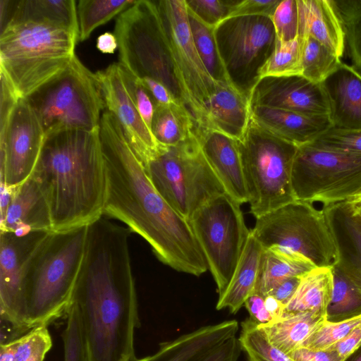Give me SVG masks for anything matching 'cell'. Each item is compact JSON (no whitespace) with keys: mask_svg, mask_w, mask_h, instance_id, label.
I'll list each match as a JSON object with an SVG mask.
<instances>
[{"mask_svg":"<svg viewBox=\"0 0 361 361\" xmlns=\"http://www.w3.org/2000/svg\"><path fill=\"white\" fill-rule=\"evenodd\" d=\"M238 141L250 213L258 219L295 201L291 172L298 146L264 130L251 119Z\"/></svg>","mask_w":361,"mask_h":361,"instance_id":"cell-8","label":"cell"},{"mask_svg":"<svg viewBox=\"0 0 361 361\" xmlns=\"http://www.w3.org/2000/svg\"><path fill=\"white\" fill-rule=\"evenodd\" d=\"M45 133L26 98H19L10 113L0 118L1 184L15 188L32 173Z\"/></svg>","mask_w":361,"mask_h":361,"instance_id":"cell-16","label":"cell"},{"mask_svg":"<svg viewBox=\"0 0 361 361\" xmlns=\"http://www.w3.org/2000/svg\"><path fill=\"white\" fill-rule=\"evenodd\" d=\"M300 281V276L283 279L278 283L268 295L274 296L286 306L296 291Z\"/></svg>","mask_w":361,"mask_h":361,"instance_id":"cell-52","label":"cell"},{"mask_svg":"<svg viewBox=\"0 0 361 361\" xmlns=\"http://www.w3.org/2000/svg\"><path fill=\"white\" fill-rule=\"evenodd\" d=\"M16 344V339L0 344V361H13Z\"/></svg>","mask_w":361,"mask_h":361,"instance_id":"cell-56","label":"cell"},{"mask_svg":"<svg viewBox=\"0 0 361 361\" xmlns=\"http://www.w3.org/2000/svg\"><path fill=\"white\" fill-rule=\"evenodd\" d=\"M315 267L298 252L279 246L263 248L254 293L265 297L281 281L301 276Z\"/></svg>","mask_w":361,"mask_h":361,"instance_id":"cell-29","label":"cell"},{"mask_svg":"<svg viewBox=\"0 0 361 361\" xmlns=\"http://www.w3.org/2000/svg\"><path fill=\"white\" fill-rule=\"evenodd\" d=\"M204 157L224 188L240 204L248 202L238 141L211 129L195 130Z\"/></svg>","mask_w":361,"mask_h":361,"instance_id":"cell-19","label":"cell"},{"mask_svg":"<svg viewBox=\"0 0 361 361\" xmlns=\"http://www.w3.org/2000/svg\"><path fill=\"white\" fill-rule=\"evenodd\" d=\"M32 231H52V225L47 202L30 176L13 188L9 204L1 214V231L23 235Z\"/></svg>","mask_w":361,"mask_h":361,"instance_id":"cell-22","label":"cell"},{"mask_svg":"<svg viewBox=\"0 0 361 361\" xmlns=\"http://www.w3.org/2000/svg\"><path fill=\"white\" fill-rule=\"evenodd\" d=\"M52 231H32L23 235L1 231V341L6 343L30 330L25 298V276L29 262Z\"/></svg>","mask_w":361,"mask_h":361,"instance_id":"cell-15","label":"cell"},{"mask_svg":"<svg viewBox=\"0 0 361 361\" xmlns=\"http://www.w3.org/2000/svg\"><path fill=\"white\" fill-rule=\"evenodd\" d=\"M114 34L118 63L139 79L150 78L163 84L176 102L191 114L156 1L135 0L119 14Z\"/></svg>","mask_w":361,"mask_h":361,"instance_id":"cell-6","label":"cell"},{"mask_svg":"<svg viewBox=\"0 0 361 361\" xmlns=\"http://www.w3.org/2000/svg\"><path fill=\"white\" fill-rule=\"evenodd\" d=\"M0 7L1 28L8 22L33 21L63 27L78 36L75 1L1 0Z\"/></svg>","mask_w":361,"mask_h":361,"instance_id":"cell-27","label":"cell"},{"mask_svg":"<svg viewBox=\"0 0 361 361\" xmlns=\"http://www.w3.org/2000/svg\"><path fill=\"white\" fill-rule=\"evenodd\" d=\"M196 124L190 112L177 103L157 104L151 132L159 145L175 146L195 133Z\"/></svg>","mask_w":361,"mask_h":361,"instance_id":"cell-32","label":"cell"},{"mask_svg":"<svg viewBox=\"0 0 361 361\" xmlns=\"http://www.w3.org/2000/svg\"><path fill=\"white\" fill-rule=\"evenodd\" d=\"M288 356L292 361H343L339 355L333 350H313L305 347L291 352Z\"/></svg>","mask_w":361,"mask_h":361,"instance_id":"cell-50","label":"cell"},{"mask_svg":"<svg viewBox=\"0 0 361 361\" xmlns=\"http://www.w3.org/2000/svg\"><path fill=\"white\" fill-rule=\"evenodd\" d=\"M352 203L353 204L355 212L356 214L361 219V202H357V203H353V202H352Z\"/></svg>","mask_w":361,"mask_h":361,"instance_id":"cell-58","label":"cell"},{"mask_svg":"<svg viewBox=\"0 0 361 361\" xmlns=\"http://www.w3.org/2000/svg\"><path fill=\"white\" fill-rule=\"evenodd\" d=\"M241 351L239 339L235 336L192 361H238Z\"/></svg>","mask_w":361,"mask_h":361,"instance_id":"cell-48","label":"cell"},{"mask_svg":"<svg viewBox=\"0 0 361 361\" xmlns=\"http://www.w3.org/2000/svg\"><path fill=\"white\" fill-rule=\"evenodd\" d=\"M155 1L196 128L205 129L206 104L214 93L217 82L208 73L196 49L185 0Z\"/></svg>","mask_w":361,"mask_h":361,"instance_id":"cell-14","label":"cell"},{"mask_svg":"<svg viewBox=\"0 0 361 361\" xmlns=\"http://www.w3.org/2000/svg\"><path fill=\"white\" fill-rule=\"evenodd\" d=\"M291 183L295 200L323 207L349 200L361 190V155L311 143L299 146Z\"/></svg>","mask_w":361,"mask_h":361,"instance_id":"cell-12","label":"cell"},{"mask_svg":"<svg viewBox=\"0 0 361 361\" xmlns=\"http://www.w3.org/2000/svg\"><path fill=\"white\" fill-rule=\"evenodd\" d=\"M238 331L239 324L234 319L202 326L159 343L154 354L136 361H192L236 336Z\"/></svg>","mask_w":361,"mask_h":361,"instance_id":"cell-24","label":"cell"},{"mask_svg":"<svg viewBox=\"0 0 361 361\" xmlns=\"http://www.w3.org/2000/svg\"><path fill=\"white\" fill-rule=\"evenodd\" d=\"M333 274L329 267H315L300 276L294 295L286 305L284 315L312 312L324 315L331 301Z\"/></svg>","mask_w":361,"mask_h":361,"instance_id":"cell-30","label":"cell"},{"mask_svg":"<svg viewBox=\"0 0 361 361\" xmlns=\"http://www.w3.org/2000/svg\"><path fill=\"white\" fill-rule=\"evenodd\" d=\"M13 361H44L52 347L48 326L40 325L16 339Z\"/></svg>","mask_w":361,"mask_h":361,"instance_id":"cell-41","label":"cell"},{"mask_svg":"<svg viewBox=\"0 0 361 361\" xmlns=\"http://www.w3.org/2000/svg\"><path fill=\"white\" fill-rule=\"evenodd\" d=\"M95 73L105 107L118 121L134 152L145 163L157 151L159 144L142 120L130 97L118 63Z\"/></svg>","mask_w":361,"mask_h":361,"instance_id":"cell-18","label":"cell"},{"mask_svg":"<svg viewBox=\"0 0 361 361\" xmlns=\"http://www.w3.org/2000/svg\"><path fill=\"white\" fill-rule=\"evenodd\" d=\"M99 137L106 174L103 215L123 223L176 271L200 276L208 269L189 221L157 191L116 116L106 111Z\"/></svg>","mask_w":361,"mask_h":361,"instance_id":"cell-2","label":"cell"},{"mask_svg":"<svg viewBox=\"0 0 361 361\" xmlns=\"http://www.w3.org/2000/svg\"><path fill=\"white\" fill-rule=\"evenodd\" d=\"M250 119L264 130L298 147L314 142L333 127L329 115L265 106H250Z\"/></svg>","mask_w":361,"mask_h":361,"instance_id":"cell-21","label":"cell"},{"mask_svg":"<svg viewBox=\"0 0 361 361\" xmlns=\"http://www.w3.org/2000/svg\"><path fill=\"white\" fill-rule=\"evenodd\" d=\"M140 80L153 98L156 104L176 103L168 89L159 81L150 78H144Z\"/></svg>","mask_w":361,"mask_h":361,"instance_id":"cell-53","label":"cell"},{"mask_svg":"<svg viewBox=\"0 0 361 361\" xmlns=\"http://www.w3.org/2000/svg\"><path fill=\"white\" fill-rule=\"evenodd\" d=\"M311 144L325 149L361 155V129L331 127Z\"/></svg>","mask_w":361,"mask_h":361,"instance_id":"cell-43","label":"cell"},{"mask_svg":"<svg viewBox=\"0 0 361 361\" xmlns=\"http://www.w3.org/2000/svg\"><path fill=\"white\" fill-rule=\"evenodd\" d=\"M245 307L250 314V318L259 326L274 322V319L266 308L264 297L253 293L245 302Z\"/></svg>","mask_w":361,"mask_h":361,"instance_id":"cell-49","label":"cell"},{"mask_svg":"<svg viewBox=\"0 0 361 361\" xmlns=\"http://www.w3.org/2000/svg\"><path fill=\"white\" fill-rule=\"evenodd\" d=\"M302 73L300 42L297 37L285 43L276 41L271 56L261 70L260 77L302 75Z\"/></svg>","mask_w":361,"mask_h":361,"instance_id":"cell-39","label":"cell"},{"mask_svg":"<svg viewBox=\"0 0 361 361\" xmlns=\"http://www.w3.org/2000/svg\"><path fill=\"white\" fill-rule=\"evenodd\" d=\"M263 247L250 234L233 276L225 292L219 297L216 309H228L237 313L246 300L254 293Z\"/></svg>","mask_w":361,"mask_h":361,"instance_id":"cell-28","label":"cell"},{"mask_svg":"<svg viewBox=\"0 0 361 361\" xmlns=\"http://www.w3.org/2000/svg\"><path fill=\"white\" fill-rule=\"evenodd\" d=\"M264 303L267 310L273 317L274 321L280 319L283 317L285 305L274 296L270 295L265 296Z\"/></svg>","mask_w":361,"mask_h":361,"instance_id":"cell-55","label":"cell"},{"mask_svg":"<svg viewBox=\"0 0 361 361\" xmlns=\"http://www.w3.org/2000/svg\"><path fill=\"white\" fill-rule=\"evenodd\" d=\"M65 315L66 326L62 334L63 361H89L80 313L73 302H70Z\"/></svg>","mask_w":361,"mask_h":361,"instance_id":"cell-40","label":"cell"},{"mask_svg":"<svg viewBox=\"0 0 361 361\" xmlns=\"http://www.w3.org/2000/svg\"><path fill=\"white\" fill-rule=\"evenodd\" d=\"M250 120L248 98L228 81L217 82L214 93L206 104V128L239 140Z\"/></svg>","mask_w":361,"mask_h":361,"instance_id":"cell-25","label":"cell"},{"mask_svg":"<svg viewBox=\"0 0 361 361\" xmlns=\"http://www.w3.org/2000/svg\"><path fill=\"white\" fill-rule=\"evenodd\" d=\"M240 326L238 339L247 361H292L270 343L263 330L250 318L242 322Z\"/></svg>","mask_w":361,"mask_h":361,"instance_id":"cell-38","label":"cell"},{"mask_svg":"<svg viewBox=\"0 0 361 361\" xmlns=\"http://www.w3.org/2000/svg\"><path fill=\"white\" fill-rule=\"evenodd\" d=\"M214 34L228 82L249 99L260 72L271 56L276 36L271 18L265 16L228 17Z\"/></svg>","mask_w":361,"mask_h":361,"instance_id":"cell-13","label":"cell"},{"mask_svg":"<svg viewBox=\"0 0 361 361\" xmlns=\"http://www.w3.org/2000/svg\"><path fill=\"white\" fill-rule=\"evenodd\" d=\"M322 85L329 99L333 127L361 129V73L341 62Z\"/></svg>","mask_w":361,"mask_h":361,"instance_id":"cell-23","label":"cell"},{"mask_svg":"<svg viewBox=\"0 0 361 361\" xmlns=\"http://www.w3.org/2000/svg\"><path fill=\"white\" fill-rule=\"evenodd\" d=\"M88 227L51 231L32 255L24 283L30 329L49 326L65 315L83 260Z\"/></svg>","mask_w":361,"mask_h":361,"instance_id":"cell-5","label":"cell"},{"mask_svg":"<svg viewBox=\"0 0 361 361\" xmlns=\"http://www.w3.org/2000/svg\"><path fill=\"white\" fill-rule=\"evenodd\" d=\"M45 135L60 130H92L105 107L95 73L76 56L68 67L27 97Z\"/></svg>","mask_w":361,"mask_h":361,"instance_id":"cell-9","label":"cell"},{"mask_svg":"<svg viewBox=\"0 0 361 361\" xmlns=\"http://www.w3.org/2000/svg\"><path fill=\"white\" fill-rule=\"evenodd\" d=\"M189 223L206 258L219 297L233 276L250 234L240 204L224 192L200 207Z\"/></svg>","mask_w":361,"mask_h":361,"instance_id":"cell-11","label":"cell"},{"mask_svg":"<svg viewBox=\"0 0 361 361\" xmlns=\"http://www.w3.org/2000/svg\"><path fill=\"white\" fill-rule=\"evenodd\" d=\"M102 215L89 224L83 260L71 298L80 313L89 361H136L140 327L129 238Z\"/></svg>","mask_w":361,"mask_h":361,"instance_id":"cell-1","label":"cell"},{"mask_svg":"<svg viewBox=\"0 0 361 361\" xmlns=\"http://www.w3.org/2000/svg\"><path fill=\"white\" fill-rule=\"evenodd\" d=\"M361 345V322L343 339L329 350H335L344 360Z\"/></svg>","mask_w":361,"mask_h":361,"instance_id":"cell-51","label":"cell"},{"mask_svg":"<svg viewBox=\"0 0 361 361\" xmlns=\"http://www.w3.org/2000/svg\"><path fill=\"white\" fill-rule=\"evenodd\" d=\"M251 106L281 109L312 115H329L330 106L322 84L302 75L267 76L255 86Z\"/></svg>","mask_w":361,"mask_h":361,"instance_id":"cell-17","label":"cell"},{"mask_svg":"<svg viewBox=\"0 0 361 361\" xmlns=\"http://www.w3.org/2000/svg\"><path fill=\"white\" fill-rule=\"evenodd\" d=\"M322 209L337 250L335 265L361 293V219L348 200Z\"/></svg>","mask_w":361,"mask_h":361,"instance_id":"cell-20","label":"cell"},{"mask_svg":"<svg viewBox=\"0 0 361 361\" xmlns=\"http://www.w3.org/2000/svg\"><path fill=\"white\" fill-rule=\"evenodd\" d=\"M348 201H350L351 202L353 203H357L361 202V190L357 194H356L353 197L350 199Z\"/></svg>","mask_w":361,"mask_h":361,"instance_id":"cell-59","label":"cell"},{"mask_svg":"<svg viewBox=\"0 0 361 361\" xmlns=\"http://www.w3.org/2000/svg\"><path fill=\"white\" fill-rule=\"evenodd\" d=\"M343 361H361V345Z\"/></svg>","mask_w":361,"mask_h":361,"instance_id":"cell-57","label":"cell"},{"mask_svg":"<svg viewBox=\"0 0 361 361\" xmlns=\"http://www.w3.org/2000/svg\"><path fill=\"white\" fill-rule=\"evenodd\" d=\"M120 68L126 90L142 120L150 130L157 104L139 78L121 65Z\"/></svg>","mask_w":361,"mask_h":361,"instance_id":"cell-46","label":"cell"},{"mask_svg":"<svg viewBox=\"0 0 361 361\" xmlns=\"http://www.w3.org/2000/svg\"><path fill=\"white\" fill-rule=\"evenodd\" d=\"M152 184L185 219L225 192L208 164L196 133L175 146L159 145L142 164Z\"/></svg>","mask_w":361,"mask_h":361,"instance_id":"cell-7","label":"cell"},{"mask_svg":"<svg viewBox=\"0 0 361 361\" xmlns=\"http://www.w3.org/2000/svg\"><path fill=\"white\" fill-rule=\"evenodd\" d=\"M238 0H185L186 6L201 21L215 27L227 18Z\"/></svg>","mask_w":361,"mask_h":361,"instance_id":"cell-45","label":"cell"},{"mask_svg":"<svg viewBox=\"0 0 361 361\" xmlns=\"http://www.w3.org/2000/svg\"><path fill=\"white\" fill-rule=\"evenodd\" d=\"M300 42L302 75L322 84L341 63L333 50L311 36L298 37Z\"/></svg>","mask_w":361,"mask_h":361,"instance_id":"cell-33","label":"cell"},{"mask_svg":"<svg viewBox=\"0 0 361 361\" xmlns=\"http://www.w3.org/2000/svg\"><path fill=\"white\" fill-rule=\"evenodd\" d=\"M325 320L324 315L304 312L285 315L270 324L258 326L273 346L288 355L302 347Z\"/></svg>","mask_w":361,"mask_h":361,"instance_id":"cell-31","label":"cell"},{"mask_svg":"<svg viewBox=\"0 0 361 361\" xmlns=\"http://www.w3.org/2000/svg\"><path fill=\"white\" fill-rule=\"evenodd\" d=\"M97 48L104 54H113L118 48L117 39L114 34L104 32L97 39Z\"/></svg>","mask_w":361,"mask_h":361,"instance_id":"cell-54","label":"cell"},{"mask_svg":"<svg viewBox=\"0 0 361 361\" xmlns=\"http://www.w3.org/2000/svg\"><path fill=\"white\" fill-rule=\"evenodd\" d=\"M280 1L281 0H238L228 17L265 16L271 18Z\"/></svg>","mask_w":361,"mask_h":361,"instance_id":"cell-47","label":"cell"},{"mask_svg":"<svg viewBox=\"0 0 361 361\" xmlns=\"http://www.w3.org/2000/svg\"><path fill=\"white\" fill-rule=\"evenodd\" d=\"M30 177L47 202L53 231L88 225L99 218L106 196L99 126L46 135Z\"/></svg>","mask_w":361,"mask_h":361,"instance_id":"cell-3","label":"cell"},{"mask_svg":"<svg viewBox=\"0 0 361 361\" xmlns=\"http://www.w3.org/2000/svg\"><path fill=\"white\" fill-rule=\"evenodd\" d=\"M256 219L251 232L263 248L298 252L316 267L336 264L337 250L323 209L295 200Z\"/></svg>","mask_w":361,"mask_h":361,"instance_id":"cell-10","label":"cell"},{"mask_svg":"<svg viewBox=\"0 0 361 361\" xmlns=\"http://www.w3.org/2000/svg\"><path fill=\"white\" fill-rule=\"evenodd\" d=\"M360 322L361 316L338 322L325 320L312 334L302 347L313 350H329L343 339Z\"/></svg>","mask_w":361,"mask_h":361,"instance_id":"cell-42","label":"cell"},{"mask_svg":"<svg viewBox=\"0 0 361 361\" xmlns=\"http://www.w3.org/2000/svg\"><path fill=\"white\" fill-rule=\"evenodd\" d=\"M343 27L352 66L361 73V0H332Z\"/></svg>","mask_w":361,"mask_h":361,"instance_id":"cell-37","label":"cell"},{"mask_svg":"<svg viewBox=\"0 0 361 361\" xmlns=\"http://www.w3.org/2000/svg\"><path fill=\"white\" fill-rule=\"evenodd\" d=\"M188 17L196 49L208 73L216 82L228 81L215 40L214 27L204 24L189 9Z\"/></svg>","mask_w":361,"mask_h":361,"instance_id":"cell-36","label":"cell"},{"mask_svg":"<svg viewBox=\"0 0 361 361\" xmlns=\"http://www.w3.org/2000/svg\"><path fill=\"white\" fill-rule=\"evenodd\" d=\"M297 5L298 37L311 36L341 58L345 37L332 0H297Z\"/></svg>","mask_w":361,"mask_h":361,"instance_id":"cell-26","label":"cell"},{"mask_svg":"<svg viewBox=\"0 0 361 361\" xmlns=\"http://www.w3.org/2000/svg\"><path fill=\"white\" fill-rule=\"evenodd\" d=\"M331 269L333 290L326 320L338 322L361 316V293L336 265Z\"/></svg>","mask_w":361,"mask_h":361,"instance_id":"cell-34","label":"cell"},{"mask_svg":"<svg viewBox=\"0 0 361 361\" xmlns=\"http://www.w3.org/2000/svg\"><path fill=\"white\" fill-rule=\"evenodd\" d=\"M271 18L274 26L276 41L285 43L298 37L297 0H281Z\"/></svg>","mask_w":361,"mask_h":361,"instance_id":"cell-44","label":"cell"},{"mask_svg":"<svg viewBox=\"0 0 361 361\" xmlns=\"http://www.w3.org/2000/svg\"><path fill=\"white\" fill-rule=\"evenodd\" d=\"M134 2L135 0H80L77 6L78 41L87 39L94 30L121 14Z\"/></svg>","mask_w":361,"mask_h":361,"instance_id":"cell-35","label":"cell"},{"mask_svg":"<svg viewBox=\"0 0 361 361\" xmlns=\"http://www.w3.org/2000/svg\"><path fill=\"white\" fill-rule=\"evenodd\" d=\"M78 41L77 34L58 25L8 22L1 28L0 75L27 98L68 67Z\"/></svg>","mask_w":361,"mask_h":361,"instance_id":"cell-4","label":"cell"}]
</instances>
